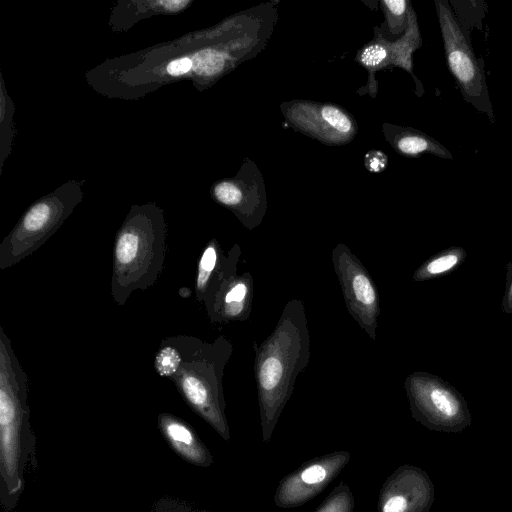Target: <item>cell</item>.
I'll list each match as a JSON object with an SVG mask.
<instances>
[{"mask_svg": "<svg viewBox=\"0 0 512 512\" xmlns=\"http://www.w3.org/2000/svg\"><path fill=\"white\" fill-rule=\"evenodd\" d=\"M255 351L254 373L261 418L272 426L292 395L298 375L310 360V333L305 307L290 299L271 334Z\"/></svg>", "mask_w": 512, "mask_h": 512, "instance_id": "obj_1", "label": "cell"}, {"mask_svg": "<svg viewBox=\"0 0 512 512\" xmlns=\"http://www.w3.org/2000/svg\"><path fill=\"white\" fill-rule=\"evenodd\" d=\"M27 397V374L0 327V499L4 512L16 505L33 458L35 440Z\"/></svg>", "mask_w": 512, "mask_h": 512, "instance_id": "obj_2", "label": "cell"}, {"mask_svg": "<svg viewBox=\"0 0 512 512\" xmlns=\"http://www.w3.org/2000/svg\"><path fill=\"white\" fill-rule=\"evenodd\" d=\"M173 338L180 363L169 379L190 408L227 438L223 376L233 353L232 343L222 335L213 342L186 335Z\"/></svg>", "mask_w": 512, "mask_h": 512, "instance_id": "obj_3", "label": "cell"}, {"mask_svg": "<svg viewBox=\"0 0 512 512\" xmlns=\"http://www.w3.org/2000/svg\"><path fill=\"white\" fill-rule=\"evenodd\" d=\"M166 249L165 227L160 219L137 213L126 221L113 248L111 296L116 304L123 306L133 292L155 284Z\"/></svg>", "mask_w": 512, "mask_h": 512, "instance_id": "obj_4", "label": "cell"}, {"mask_svg": "<svg viewBox=\"0 0 512 512\" xmlns=\"http://www.w3.org/2000/svg\"><path fill=\"white\" fill-rule=\"evenodd\" d=\"M448 70L465 102L495 124L483 58H477L468 32L458 22L448 0H435Z\"/></svg>", "mask_w": 512, "mask_h": 512, "instance_id": "obj_5", "label": "cell"}, {"mask_svg": "<svg viewBox=\"0 0 512 512\" xmlns=\"http://www.w3.org/2000/svg\"><path fill=\"white\" fill-rule=\"evenodd\" d=\"M404 387L413 417L427 428L459 433L471 425L464 397L443 379L416 371L407 376Z\"/></svg>", "mask_w": 512, "mask_h": 512, "instance_id": "obj_6", "label": "cell"}, {"mask_svg": "<svg viewBox=\"0 0 512 512\" xmlns=\"http://www.w3.org/2000/svg\"><path fill=\"white\" fill-rule=\"evenodd\" d=\"M331 259L348 312L368 337L375 340L380 296L372 277L343 243L332 249Z\"/></svg>", "mask_w": 512, "mask_h": 512, "instance_id": "obj_7", "label": "cell"}, {"mask_svg": "<svg viewBox=\"0 0 512 512\" xmlns=\"http://www.w3.org/2000/svg\"><path fill=\"white\" fill-rule=\"evenodd\" d=\"M235 262L204 302L213 323L244 321L249 318L253 304V276L250 272L238 275Z\"/></svg>", "mask_w": 512, "mask_h": 512, "instance_id": "obj_8", "label": "cell"}, {"mask_svg": "<svg viewBox=\"0 0 512 512\" xmlns=\"http://www.w3.org/2000/svg\"><path fill=\"white\" fill-rule=\"evenodd\" d=\"M158 427L172 449L187 462L208 466L211 457L193 428L182 419L170 414L158 415Z\"/></svg>", "mask_w": 512, "mask_h": 512, "instance_id": "obj_9", "label": "cell"}, {"mask_svg": "<svg viewBox=\"0 0 512 512\" xmlns=\"http://www.w3.org/2000/svg\"><path fill=\"white\" fill-rule=\"evenodd\" d=\"M466 258V251L461 247L445 249L425 261L413 274L415 281H426L449 273L457 268Z\"/></svg>", "mask_w": 512, "mask_h": 512, "instance_id": "obj_10", "label": "cell"}, {"mask_svg": "<svg viewBox=\"0 0 512 512\" xmlns=\"http://www.w3.org/2000/svg\"><path fill=\"white\" fill-rule=\"evenodd\" d=\"M396 147L405 155L430 153L446 160L453 159L452 153L443 144L418 131L409 130L401 133L397 138Z\"/></svg>", "mask_w": 512, "mask_h": 512, "instance_id": "obj_11", "label": "cell"}, {"mask_svg": "<svg viewBox=\"0 0 512 512\" xmlns=\"http://www.w3.org/2000/svg\"><path fill=\"white\" fill-rule=\"evenodd\" d=\"M224 253L216 239H212L204 248L197 266L195 283L196 300L201 302L210 279L220 264Z\"/></svg>", "mask_w": 512, "mask_h": 512, "instance_id": "obj_12", "label": "cell"}, {"mask_svg": "<svg viewBox=\"0 0 512 512\" xmlns=\"http://www.w3.org/2000/svg\"><path fill=\"white\" fill-rule=\"evenodd\" d=\"M458 22L469 34L474 28L481 29L483 18L488 10L482 0H448Z\"/></svg>", "mask_w": 512, "mask_h": 512, "instance_id": "obj_13", "label": "cell"}, {"mask_svg": "<svg viewBox=\"0 0 512 512\" xmlns=\"http://www.w3.org/2000/svg\"><path fill=\"white\" fill-rule=\"evenodd\" d=\"M214 195L220 203L230 207L239 205L243 199L241 190L229 182L218 184L214 189Z\"/></svg>", "mask_w": 512, "mask_h": 512, "instance_id": "obj_14", "label": "cell"}, {"mask_svg": "<svg viewBox=\"0 0 512 512\" xmlns=\"http://www.w3.org/2000/svg\"><path fill=\"white\" fill-rule=\"evenodd\" d=\"M322 116L330 126L340 132L346 133L352 128L350 119L336 107H323Z\"/></svg>", "mask_w": 512, "mask_h": 512, "instance_id": "obj_15", "label": "cell"}, {"mask_svg": "<svg viewBox=\"0 0 512 512\" xmlns=\"http://www.w3.org/2000/svg\"><path fill=\"white\" fill-rule=\"evenodd\" d=\"M387 57V51L384 47L374 44L366 47L361 56L360 60L366 66H377Z\"/></svg>", "mask_w": 512, "mask_h": 512, "instance_id": "obj_16", "label": "cell"}, {"mask_svg": "<svg viewBox=\"0 0 512 512\" xmlns=\"http://www.w3.org/2000/svg\"><path fill=\"white\" fill-rule=\"evenodd\" d=\"M151 512H199L185 502L165 498L156 503Z\"/></svg>", "mask_w": 512, "mask_h": 512, "instance_id": "obj_17", "label": "cell"}, {"mask_svg": "<svg viewBox=\"0 0 512 512\" xmlns=\"http://www.w3.org/2000/svg\"><path fill=\"white\" fill-rule=\"evenodd\" d=\"M387 156L378 150H371L365 155V166L370 172L378 173L387 166Z\"/></svg>", "mask_w": 512, "mask_h": 512, "instance_id": "obj_18", "label": "cell"}, {"mask_svg": "<svg viewBox=\"0 0 512 512\" xmlns=\"http://www.w3.org/2000/svg\"><path fill=\"white\" fill-rule=\"evenodd\" d=\"M411 504L406 495L391 496L383 506V512H408Z\"/></svg>", "mask_w": 512, "mask_h": 512, "instance_id": "obj_19", "label": "cell"}, {"mask_svg": "<svg viewBox=\"0 0 512 512\" xmlns=\"http://www.w3.org/2000/svg\"><path fill=\"white\" fill-rule=\"evenodd\" d=\"M326 470L321 465H311L306 468L302 474L301 479L307 484H317L324 480Z\"/></svg>", "mask_w": 512, "mask_h": 512, "instance_id": "obj_20", "label": "cell"}, {"mask_svg": "<svg viewBox=\"0 0 512 512\" xmlns=\"http://www.w3.org/2000/svg\"><path fill=\"white\" fill-rule=\"evenodd\" d=\"M192 60L188 57H182L171 61L167 66V72L172 76H179L190 71Z\"/></svg>", "mask_w": 512, "mask_h": 512, "instance_id": "obj_21", "label": "cell"}, {"mask_svg": "<svg viewBox=\"0 0 512 512\" xmlns=\"http://www.w3.org/2000/svg\"><path fill=\"white\" fill-rule=\"evenodd\" d=\"M503 312L512 313V261L508 265L506 289L502 301Z\"/></svg>", "mask_w": 512, "mask_h": 512, "instance_id": "obj_22", "label": "cell"}, {"mask_svg": "<svg viewBox=\"0 0 512 512\" xmlns=\"http://www.w3.org/2000/svg\"><path fill=\"white\" fill-rule=\"evenodd\" d=\"M384 3L393 15L398 17L405 16L407 9V2L405 0H386Z\"/></svg>", "mask_w": 512, "mask_h": 512, "instance_id": "obj_23", "label": "cell"}]
</instances>
